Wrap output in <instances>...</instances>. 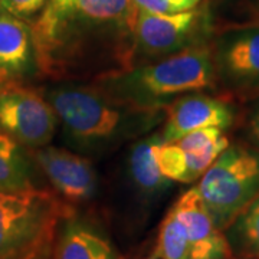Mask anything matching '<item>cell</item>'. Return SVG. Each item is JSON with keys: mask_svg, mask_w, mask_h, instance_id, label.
<instances>
[{"mask_svg": "<svg viewBox=\"0 0 259 259\" xmlns=\"http://www.w3.org/2000/svg\"><path fill=\"white\" fill-rule=\"evenodd\" d=\"M231 259H253V258H238V256H236V258H233V256H232Z\"/></svg>", "mask_w": 259, "mask_h": 259, "instance_id": "cb8c5ba5", "label": "cell"}, {"mask_svg": "<svg viewBox=\"0 0 259 259\" xmlns=\"http://www.w3.org/2000/svg\"><path fill=\"white\" fill-rule=\"evenodd\" d=\"M202 10L176 15H153L139 10L130 52V66L150 64L186 49L207 44Z\"/></svg>", "mask_w": 259, "mask_h": 259, "instance_id": "52a82bcc", "label": "cell"}, {"mask_svg": "<svg viewBox=\"0 0 259 259\" xmlns=\"http://www.w3.org/2000/svg\"><path fill=\"white\" fill-rule=\"evenodd\" d=\"M153 256L156 259H190L185 226L171 209L161 222Z\"/></svg>", "mask_w": 259, "mask_h": 259, "instance_id": "e0dca14e", "label": "cell"}, {"mask_svg": "<svg viewBox=\"0 0 259 259\" xmlns=\"http://www.w3.org/2000/svg\"><path fill=\"white\" fill-rule=\"evenodd\" d=\"M58 117L42 93L8 83L0 88V133L29 150L48 146L58 128Z\"/></svg>", "mask_w": 259, "mask_h": 259, "instance_id": "ba28073f", "label": "cell"}, {"mask_svg": "<svg viewBox=\"0 0 259 259\" xmlns=\"http://www.w3.org/2000/svg\"><path fill=\"white\" fill-rule=\"evenodd\" d=\"M52 259H118V256L105 235L93 225L75 219L71 213L58 226Z\"/></svg>", "mask_w": 259, "mask_h": 259, "instance_id": "4fadbf2b", "label": "cell"}, {"mask_svg": "<svg viewBox=\"0 0 259 259\" xmlns=\"http://www.w3.org/2000/svg\"><path fill=\"white\" fill-rule=\"evenodd\" d=\"M163 143L160 131H154L134 141L128 154V179L133 189L144 199L153 200L166 192L171 182L160 173L154 150Z\"/></svg>", "mask_w": 259, "mask_h": 259, "instance_id": "5bb4252c", "label": "cell"}, {"mask_svg": "<svg viewBox=\"0 0 259 259\" xmlns=\"http://www.w3.org/2000/svg\"><path fill=\"white\" fill-rule=\"evenodd\" d=\"M214 93L246 104L259 97V22L232 26L210 40Z\"/></svg>", "mask_w": 259, "mask_h": 259, "instance_id": "8992f818", "label": "cell"}, {"mask_svg": "<svg viewBox=\"0 0 259 259\" xmlns=\"http://www.w3.org/2000/svg\"><path fill=\"white\" fill-rule=\"evenodd\" d=\"M35 75L42 74L32 28L0 10V81L20 83Z\"/></svg>", "mask_w": 259, "mask_h": 259, "instance_id": "7c38bea8", "label": "cell"}, {"mask_svg": "<svg viewBox=\"0 0 259 259\" xmlns=\"http://www.w3.org/2000/svg\"><path fill=\"white\" fill-rule=\"evenodd\" d=\"M2 87H5V83L2 82V81H0V88H2Z\"/></svg>", "mask_w": 259, "mask_h": 259, "instance_id": "d4e9b609", "label": "cell"}, {"mask_svg": "<svg viewBox=\"0 0 259 259\" xmlns=\"http://www.w3.org/2000/svg\"><path fill=\"white\" fill-rule=\"evenodd\" d=\"M44 177L69 203H82L97 192L98 176L91 160L72 150L54 146L32 150Z\"/></svg>", "mask_w": 259, "mask_h": 259, "instance_id": "30bf717a", "label": "cell"}, {"mask_svg": "<svg viewBox=\"0 0 259 259\" xmlns=\"http://www.w3.org/2000/svg\"><path fill=\"white\" fill-rule=\"evenodd\" d=\"M72 210L48 190L0 192V259H13L55 233Z\"/></svg>", "mask_w": 259, "mask_h": 259, "instance_id": "5b68a950", "label": "cell"}, {"mask_svg": "<svg viewBox=\"0 0 259 259\" xmlns=\"http://www.w3.org/2000/svg\"><path fill=\"white\" fill-rule=\"evenodd\" d=\"M137 10L153 15H176L196 9L200 0H131Z\"/></svg>", "mask_w": 259, "mask_h": 259, "instance_id": "d6986e66", "label": "cell"}, {"mask_svg": "<svg viewBox=\"0 0 259 259\" xmlns=\"http://www.w3.org/2000/svg\"><path fill=\"white\" fill-rule=\"evenodd\" d=\"M223 233L233 256L259 259V196Z\"/></svg>", "mask_w": 259, "mask_h": 259, "instance_id": "2e32d148", "label": "cell"}, {"mask_svg": "<svg viewBox=\"0 0 259 259\" xmlns=\"http://www.w3.org/2000/svg\"><path fill=\"white\" fill-rule=\"evenodd\" d=\"M148 259H156V258H154V256H151V258H148Z\"/></svg>", "mask_w": 259, "mask_h": 259, "instance_id": "4316f807", "label": "cell"}, {"mask_svg": "<svg viewBox=\"0 0 259 259\" xmlns=\"http://www.w3.org/2000/svg\"><path fill=\"white\" fill-rule=\"evenodd\" d=\"M185 226L190 259H231L229 242L206 210L196 186L187 190L171 207Z\"/></svg>", "mask_w": 259, "mask_h": 259, "instance_id": "8fae6325", "label": "cell"}, {"mask_svg": "<svg viewBox=\"0 0 259 259\" xmlns=\"http://www.w3.org/2000/svg\"><path fill=\"white\" fill-rule=\"evenodd\" d=\"M49 0H0V10L12 16L28 20L45 10Z\"/></svg>", "mask_w": 259, "mask_h": 259, "instance_id": "44dd1931", "label": "cell"}, {"mask_svg": "<svg viewBox=\"0 0 259 259\" xmlns=\"http://www.w3.org/2000/svg\"><path fill=\"white\" fill-rule=\"evenodd\" d=\"M55 233L47 236L45 239L39 242L37 245H35L32 249H29L28 252L19 255L13 259H52L54 255V245H55Z\"/></svg>", "mask_w": 259, "mask_h": 259, "instance_id": "603a6c76", "label": "cell"}, {"mask_svg": "<svg viewBox=\"0 0 259 259\" xmlns=\"http://www.w3.org/2000/svg\"><path fill=\"white\" fill-rule=\"evenodd\" d=\"M158 170L170 182H180L186 171L185 151L176 143H161L154 150Z\"/></svg>", "mask_w": 259, "mask_h": 259, "instance_id": "ac0fdd59", "label": "cell"}, {"mask_svg": "<svg viewBox=\"0 0 259 259\" xmlns=\"http://www.w3.org/2000/svg\"><path fill=\"white\" fill-rule=\"evenodd\" d=\"M235 122L236 105L233 102L210 93H190L167 107L160 134L163 143H175L194 130L218 127L225 131Z\"/></svg>", "mask_w": 259, "mask_h": 259, "instance_id": "9c48e42d", "label": "cell"}, {"mask_svg": "<svg viewBox=\"0 0 259 259\" xmlns=\"http://www.w3.org/2000/svg\"><path fill=\"white\" fill-rule=\"evenodd\" d=\"M248 108L243 115V137L246 140L245 144L259 151V97L246 102Z\"/></svg>", "mask_w": 259, "mask_h": 259, "instance_id": "7402d4cb", "label": "cell"}, {"mask_svg": "<svg viewBox=\"0 0 259 259\" xmlns=\"http://www.w3.org/2000/svg\"><path fill=\"white\" fill-rule=\"evenodd\" d=\"M42 95L55 111L68 147L88 157L110 154L143 139L166 120V110H141L115 101L91 82H58Z\"/></svg>", "mask_w": 259, "mask_h": 259, "instance_id": "7a4b0ae2", "label": "cell"}, {"mask_svg": "<svg viewBox=\"0 0 259 259\" xmlns=\"http://www.w3.org/2000/svg\"><path fill=\"white\" fill-rule=\"evenodd\" d=\"M223 136H225L223 130L218 127H206V128L194 130L175 143L185 153H189V151H199V150L210 147L212 144L222 139Z\"/></svg>", "mask_w": 259, "mask_h": 259, "instance_id": "ffe728a7", "label": "cell"}, {"mask_svg": "<svg viewBox=\"0 0 259 259\" xmlns=\"http://www.w3.org/2000/svg\"><path fill=\"white\" fill-rule=\"evenodd\" d=\"M115 101L141 110H166L190 93H213L210 42L150 64L131 66L91 81Z\"/></svg>", "mask_w": 259, "mask_h": 259, "instance_id": "3957f363", "label": "cell"}, {"mask_svg": "<svg viewBox=\"0 0 259 259\" xmlns=\"http://www.w3.org/2000/svg\"><path fill=\"white\" fill-rule=\"evenodd\" d=\"M42 177L32 150L0 133V192L39 190Z\"/></svg>", "mask_w": 259, "mask_h": 259, "instance_id": "9a60e30c", "label": "cell"}, {"mask_svg": "<svg viewBox=\"0 0 259 259\" xmlns=\"http://www.w3.org/2000/svg\"><path fill=\"white\" fill-rule=\"evenodd\" d=\"M218 229L225 232L259 196V151L229 144L196 186Z\"/></svg>", "mask_w": 259, "mask_h": 259, "instance_id": "277c9868", "label": "cell"}, {"mask_svg": "<svg viewBox=\"0 0 259 259\" xmlns=\"http://www.w3.org/2000/svg\"><path fill=\"white\" fill-rule=\"evenodd\" d=\"M137 13L131 0H49L32 28L40 74L91 82L127 69Z\"/></svg>", "mask_w": 259, "mask_h": 259, "instance_id": "6da1fadb", "label": "cell"}, {"mask_svg": "<svg viewBox=\"0 0 259 259\" xmlns=\"http://www.w3.org/2000/svg\"><path fill=\"white\" fill-rule=\"evenodd\" d=\"M52 2H61V0H52Z\"/></svg>", "mask_w": 259, "mask_h": 259, "instance_id": "484cf974", "label": "cell"}]
</instances>
